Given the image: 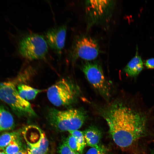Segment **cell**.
Returning <instances> with one entry per match:
<instances>
[{
  "label": "cell",
  "mask_w": 154,
  "mask_h": 154,
  "mask_svg": "<svg viewBox=\"0 0 154 154\" xmlns=\"http://www.w3.org/2000/svg\"><path fill=\"white\" fill-rule=\"evenodd\" d=\"M115 143L122 149L133 146L147 135V118L142 112L120 101L99 109Z\"/></svg>",
  "instance_id": "cell-1"
},
{
  "label": "cell",
  "mask_w": 154,
  "mask_h": 154,
  "mask_svg": "<svg viewBox=\"0 0 154 154\" xmlns=\"http://www.w3.org/2000/svg\"><path fill=\"white\" fill-rule=\"evenodd\" d=\"M86 117L85 112L81 109H70L62 111L50 108L47 115L50 124L61 131L78 130L82 126Z\"/></svg>",
  "instance_id": "cell-2"
},
{
  "label": "cell",
  "mask_w": 154,
  "mask_h": 154,
  "mask_svg": "<svg viewBox=\"0 0 154 154\" xmlns=\"http://www.w3.org/2000/svg\"><path fill=\"white\" fill-rule=\"evenodd\" d=\"M116 1L87 0L85 2L87 28L107 23L111 19L116 6Z\"/></svg>",
  "instance_id": "cell-3"
},
{
  "label": "cell",
  "mask_w": 154,
  "mask_h": 154,
  "mask_svg": "<svg viewBox=\"0 0 154 154\" xmlns=\"http://www.w3.org/2000/svg\"><path fill=\"white\" fill-rule=\"evenodd\" d=\"M0 99L19 116H33L36 115L29 102L20 96L16 84L13 81H6L0 84Z\"/></svg>",
  "instance_id": "cell-4"
},
{
  "label": "cell",
  "mask_w": 154,
  "mask_h": 154,
  "mask_svg": "<svg viewBox=\"0 0 154 154\" xmlns=\"http://www.w3.org/2000/svg\"><path fill=\"white\" fill-rule=\"evenodd\" d=\"M77 87L69 80L62 78L48 89V99L56 106H67L74 104L79 95Z\"/></svg>",
  "instance_id": "cell-5"
},
{
  "label": "cell",
  "mask_w": 154,
  "mask_h": 154,
  "mask_svg": "<svg viewBox=\"0 0 154 154\" xmlns=\"http://www.w3.org/2000/svg\"><path fill=\"white\" fill-rule=\"evenodd\" d=\"M18 50L21 55L27 60L42 59L48 53V46L42 35L29 33L25 35L19 41Z\"/></svg>",
  "instance_id": "cell-6"
},
{
  "label": "cell",
  "mask_w": 154,
  "mask_h": 154,
  "mask_svg": "<svg viewBox=\"0 0 154 154\" xmlns=\"http://www.w3.org/2000/svg\"><path fill=\"white\" fill-rule=\"evenodd\" d=\"M68 52L72 60L81 58L91 61L98 56L99 45L97 40L92 37L86 35H78L73 38Z\"/></svg>",
  "instance_id": "cell-7"
},
{
  "label": "cell",
  "mask_w": 154,
  "mask_h": 154,
  "mask_svg": "<svg viewBox=\"0 0 154 154\" xmlns=\"http://www.w3.org/2000/svg\"><path fill=\"white\" fill-rule=\"evenodd\" d=\"M82 70L92 87L105 100H109L111 88L100 65L96 62H87L82 64Z\"/></svg>",
  "instance_id": "cell-8"
},
{
  "label": "cell",
  "mask_w": 154,
  "mask_h": 154,
  "mask_svg": "<svg viewBox=\"0 0 154 154\" xmlns=\"http://www.w3.org/2000/svg\"><path fill=\"white\" fill-rule=\"evenodd\" d=\"M67 30V25L65 24L51 28L45 33L48 46L58 56H60L64 46Z\"/></svg>",
  "instance_id": "cell-9"
},
{
  "label": "cell",
  "mask_w": 154,
  "mask_h": 154,
  "mask_svg": "<svg viewBox=\"0 0 154 154\" xmlns=\"http://www.w3.org/2000/svg\"><path fill=\"white\" fill-rule=\"evenodd\" d=\"M39 140L35 143H32L26 139L28 145L27 154H47L48 142L45 135L40 130Z\"/></svg>",
  "instance_id": "cell-10"
},
{
  "label": "cell",
  "mask_w": 154,
  "mask_h": 154,
  "mask_svg": "<svg viewBox=\"0 0 154 154\" xmlns=\"http://www.w3.org/2000/svg\"><path fill=\"white\" fill-rule=\"evenodd\" d=\"M135 55L128 62L124 68V71L129 76L134 77L137 76L143 68L142 59L138 52V48L136 47Z\"/></svg>",
  "instance_id": "cell-11"
},
{
  "label": "cell",
  "mask_w": 154,
  "mask_h": 154,
  "mask_svg": "<svg viewBox=\"0 0 154 154\" xmlns=\"http://www.w3.org/2000/svg\"><path fill=\"white\" fill-rule=\"evenodd\" d=\"M83 132L86 144L91 147H96L100 144L101 133L94 127L88 128Z\"/></svg>",
  "instance_id": "cell-12"
},
{
  "label": "cell",
  "mask_w": 154,
  "mask_h": 154,
  "mask_svg": "<svg viewBox=\"0 0 154 154\" xmlns=\"http://www.w3.org/2000/svg\"><path fill=\"white\" fill-rule=\"evenodd\" d=\"M14 125V120L11 114L3 108L0 107V132L10 130Z\"/></svg>",
  "instance_id": "cell-13"
},
{
  "label": "cell",
  "mask_w": 154,
  "mask_h": 154,
  "mask_svg": "<svg viewBox=\"0 0 154 154\" xmlns=\"http://www.w3.org/2000/svg\"><path fill=\"white\" fill-rule=\"evenodd\" d=\"M17 89L20 96L26 100L35 99L38 94L42 91L22 84L17 86Z\"/></svg>",
  "instance_id": "cell-14"
},
{
  "label": "cell",
  "mask_w": 154,
  "mask_h": 154,
  "mask_svg": "<svg viewBox=\"0 0 154 154\" xmlns=\"http://www.w3.org/2000/svg\"><path fill=\"white\" fill-rule=\"evenodd\" d=\"M70 135L76 139L78 147V152L81 154L86 144L83 132L77 130L69 131Z\"/></svg>",
  "instance_id": "cell-15"
},
{
  "label": "cell",
  "mask_w": 154,
  "mask_h": 154,
  "mask_svg": "<svg viewBox=\"0 0 154 154\" xmlns=\"http://www.w3.org/2000/svg\"><path fill=\"white\" fill-rule=\"evenodd\" d=\"M6 154H16L20 150L19 142L16 136L5 148Z\"/></svg>",
  "instance_id": "cell-16"
},
{
  "label": "cell",
  "mask_w": 154,
  "mask_h": 154,
  "mask_svg": "<svg viewBox=\"0 0 154 154\" xmlns=\"http://www.w3.org/2000/svg\"><path fill=\"white\" fill-rule=\"evenodd\" d=\"M16 136L13 133H5L0 135V149H5Z\"/></svg>",
  "instance_id": "cell-17"
},
{
  "label": "cell",
  "mask_w": 154,
  "mask_h": 154,
  "mask_svg": "<svg viewBox=\"0 0 154 154\" xmlns=\"http://www.w3.org/2000/svg\"><path fill=\"white\" fill-rule=\"evenodd\" d=\"M58 150L60 154H79L78 152L72 150L68 145L65 141L60 145Z\"/></svg>",
  "instance_id": "cell-18"
},
{
  "label": "cell",
  "mask_w": 154,
  "mask_h": 154,
  "mask_svg": "<svg viewBox=\"0 0 154 154\" xmlns=\"http://www.w3.org/2000/svg\"><path fill=\"white\" fill-rule=\"evenodd\" d=\"M65 141L68 145L72 150L75 152H78V144L75 137L70 135H69Z\"/></svg>",
  "instance_id": "cell-19"
},
{
  "label": "cell",
  "mask_w": 154,
  "mask_h": 154,
  "mask_svg": "<svg viewBox=\"0 0 154 154\" xmlns=\"http://www.w3.org/2000/svg\"><path fill=\"white\" fill-rule=\"evenodd\" d=\"M106 151L104 146L99 145L97 147L90 149L86 154H106Z\"/></svg>",
  "instance_id": "cell-20"
},
{
  "label": "cell",
  "mask_w": 154,
  "mask_h": 154,
  "mask_svg": "<svg viewBox=\"0 0 154 154\" xmlns=\"http://www.w3.org/2000/svg\"><path fill=\"white\" fill-rule=\"evenodd\" d=\"M145 65L147 68H154V58L147 60L145 61Z\"/></svg>",
  "instance_id": "cell-21"
},
{
  "label": "cell",
  "mask_w": 154,
  "mask_h": 154,
  "mask_svg": "<svg viewBox=\"0 0 154 154\" xmlns=\"http://www.w3.org/2000/svg\"><path fill=\"white\" fill-rule=\"evenodd\" d=\"M0 154H6L5 149H0Z\"/></svg>",
  "instance_id": "cell-22"
},
{
  "label": "cell",
  "mask_w": 154,
  "mask_h": 154,
  "mask_svg": "<svg viewBox=\"0 0 154 154\" xmlns=\"http://www.w3.org/2000/svg\"><path fill=\"white\" fill-rule=\"evenodd\" d=\"M16 154H27L26 152L20 150L19 152H18Z\"/></svg>",
  "instance_id": "cell-23"
},
{
  "label": "cell",
  "mask_w": 154,
  "mask_h": 154,
  "mask_svg": "<svg viewBox=\"0 0 154 154\" xmlns=\"http://www.w3.org/2000/svg\"><path fill=\"white\" fill-rule=\"evenodd\" d=\"M150 154H154V151H151Z\"/></svg>",
  "instance_id": "cell-24"
}]
</instances>
